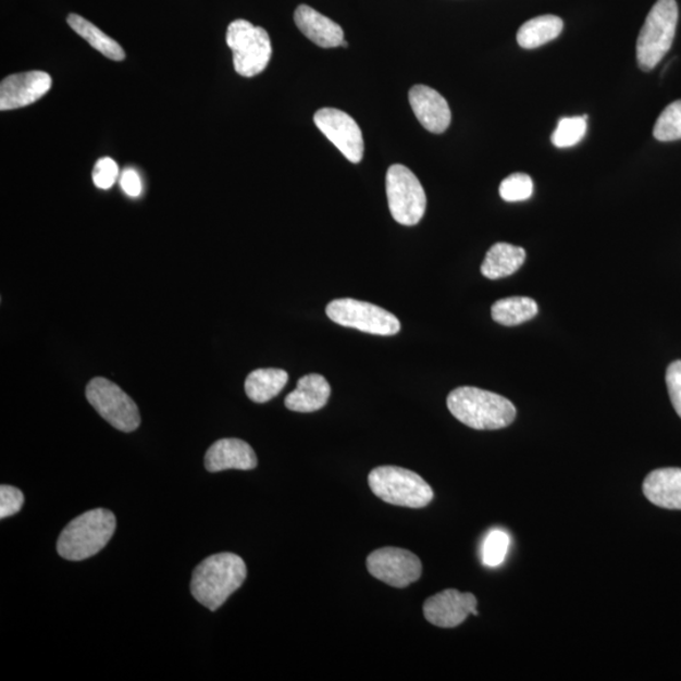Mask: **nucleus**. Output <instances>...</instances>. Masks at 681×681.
Wrapping results in <instances>:
<instances>
[{
    "instance_id": "nucleus-1",
    "label": "nucleus",
    "mask_w": 681,
    "mask_h": 681,
    "mask_svg": "<svg viewBox=\"0 0 681 681\" xmlns=\"http://www.w3.org/2000/svg\"><path fill=\"white\" fill-rule=\"evenodd\" d=\"M247 575L248 569L243 558L233 553L215 554L195 568L193 596L210 611H218L242 587Z\"/></svg>"
},
{
    "instance_id": "nucleus-2",
    "label": "nucleus",
    "mask_w": 681,
    "mask_h": 681,
    "mask_svg": "<svg viewBox=\"0 0 681 681\" xmlns=\"http://www.w3.org/2000/svg\"><path fill=\"white\" fill-rule=\"evenodd\" d=\"M447 406L459 422L478 431L503 430L517 418V408L509 399L473 386L450 392Z\"/></svg>"
},
{
    "instance_id": "nucleus-3",
    "label": "nucleus",
    "mask_w": 681,
    "mask_h": 681,
    "mask_svg": "<svg viewBox=\"0 0 681 681\" xmlns=\"http://www.w3.org/2000/svg\"><path fill=\"white\" fill-rule=\"evenodd\" d=\"M116 519L112 511L95 509L77 517L63 529L58 552L67 560H84L104 549L115 533Z\"/></svg>"
},
{
    "instance_id": "nucleus-4",
    "label": "nucleus",
    "mask_w": 681,
    "mask_h": 681,
    "mask_svg": "<svg viewBox=\"0 0 681 681\" xmlns=\"http://www.w3.org/2000/svg\"><path fill=\"white\" fill-rule=\"evenodd\" d=\"M679 10L676 0H657L641 28L636 57L641 70L648 73L659 65L674 42Z\"/></svg>"
},
{
    "instance_id": "nucleus-5",
    "label": "nucleus",
    "mask_w": 681,
    "mask_h": 681,
    "mask_svg": "<svg viewBox=\"0 0 681 681\" xmlns=\"http://www.w3.org/2000/svg\"><path fill=\"white\" fill-rule=\"evenodd\" d=\"M369 485L383 502L422 509L433 500V490L418 473L397 466H380L369 474Z\"/></svg>"
},
{
    "instance_id": "nucleus-6",
    "label": "nucleus",
    "mask_w": 681,
    "mask_h": 681,
    "mask_svg": "<svg viewBox=\"0 0 681 681\" xmlns=\"http://www.w3.org/2000/svg\"><path fill=\"white\" fill-rule=\"evenodd\" d=\"M226 44L233 51L234 69L243 77H255L268 67L272 59V42L264 28L245 20L230 23Z\"/></svg>"
},
{
    "instance_id": "nucleus-7",
    "label": "nucleus",
    "mask_w": 681,
    "mask_h": 681,
    "mask_svg": "<svg viewBox=\"0 0 681 681\" xmlns=\"http://www.w3.org/2000/svg\"><path fill=\"white\" fill-rule=\"evenodd\" d=\"M387 203L392 216L404 226H414L424 216L426 196L421 181L406 165L393 164L386 173Z\"/></svg>"
},
{
    "instance_id": "nucleus-8",
    "label": "nucleus",
    "mask_w": 681,
    "mask_h": 681,
    "mask_svg": "<svg viewBox=\"0 0 681 681\" xmlns=\"http://www.w3.org/2000/svg\"><path fill=\"white\" fill-rule=\"evenodd\" d=\"M331 321L339 326L377 336H393L400 331L398 317L384 308L352 298L335 299L326 308Z\"/></svg>"
},
{
    "instance_id": "nucleus-9",
    "label": "nucleus",
    "mask_w": 681,
    "mask_h": 681,
    "mask_svg": "<svg viewBox=\"0 0 681 681\" xmlns=\"http://www.w3.org/2000/svg\"><path fill=\"white\" fill-rule=\"evenodd\" d=\"M86 398L94 409L116 430L131 433L140 425L137 404L110 380L92 379L86 386Z\"/></svg>"
},
{
    "instance_id": "nucleus-10",
    "label": "nucleus",
    "mask_w": 681,
    "mask_h": 681,
    "mask_svg": "<svg viewBox=\"0 0 681 681\" xmlns=\"http://www.w3.org/2000/svg\"><path fill=\"white\" fill-rule=\"evenodd\" d=\"M369 573L395 589H407L422 577V561L406 549L387 548L372 552L367 560Z\"/></svg>"
},
{
    "instance_id": "nucleus-11",
    "label": "nucleus",
    "mask_w": 681,
    "mask_h": 681,
    "mask_svg": "<svg viewBox=\"0 0 681 681\" xmlns=\"http://www.w3.org/2000/svg\"><path fill=\"white\" fill-rule=\"evenodd\" d=\"M313 122L347 161L354 164L362 161L366 145L360 126L352 116L343 110L323 108L314 114Z\"/></svg>"
},
{
    "instance_id": "nucleus-12",
    "label": "nucleus",
    "mask_w": 681,
    "mask_h": 681,
    "mask_svg": "<svg viewBox=\"0 0 681 681\" xmlns=\"http://www.w3.org/2000/svg\"><path fill=\"white\" fill-rule=\"evenodd\" d=\"M424 617L437 628L454 629L470 615L478 616V599L472 593L446 590L428 598L423 607Z\"/></svg>"
},
{
    "instance_id": "nucleus-13",
    "label": "nucleus",
    "mask_w": 681,
    "mask_h": 681,
    "mask_svg": "<svg viewBox=\"0 0 681 681\" xmlns=\"http://www.w3.org/2000/svg\"><path fill=\"white\" fill-rule=\"evenodd\" d=\"M52 86V78L44 71H28L4 78L0 84V110H15L35 104Z\"/></svg>"
},
{
    "instance_id": "nucleus-14",
    "label": "nucleus",
    "mask_w": 681,
    "mask_h": 681,
    "mask_svg": "<svg viewBox=\"0 0 681 681\" xmlns=\"http://www.w3.org/2000/svg\"><path fill=\"white\" fill-rule=\"evenodd\" d=\"M409 102L413 113L428 132L442 134L453 122L448 102L430 86L416 85L409 91Z\"/></svg>"
},
{
    "instance_id": "nucleus-15",
    "label": "nucleus",
    "mask_w": 681,
    "mask_h": 681,
    "mask_svg": "<svg viewBox=\"0 0 681 681\" xmlns=\"http://www.w3.org/2000/svg\"><path fill=\"white\" fill-rule=\"evenodd\" d=\"M258 458L247 442L236 438L220 439L205 456V467L209 472L225 470L249 471L256 469Z\"/></svg>"
},
{
    "instance_id": "nucleus-16",
    "label": "nucleus",
    "mask_w": 681,
    "mask_h": 681,
    "mask_svg": "<svg viewBox=\"0 0 681 681\" xmlns=\"http://www.w3.org/2000/svg\"><path fill=\"white\" fill-rule=\"evenodd\" d=\"M295 22L298 29L322 49H335L345 41L344 29L310 5L302 4L297 8Z\"/></svg>"
},
{
    "instance_id": "nucleus-17",
    "label": "nucleus",
    "mask_w": 681,
    "mask_h": 681,
    "mask_svg": "<svg viewBox=\"0 0 681 681\" xmlns=\"http://www.w3.org/2000/svg\"><path fill=\"white\" fill-rule=\"evenodd\" d=\"M644 494L659 508L681 510V469H660L648 473Z\"/></svg>"
},
{
    "instance_id": "nucleus-18",
    "label": "nucleus",
    "mask_w": 681,
    "mask_h": 681,
    "mask_svg": "<svg viewBox=\"0 0 681 681\" xmlns=\"http://www.w3.org/2000/svg\"><path fill=\"white\" fill-rule=\"evenodd\" d=\"M331 397V386L320 374L299 379L297 389L285 398V407L298 413H313L326 406Z\"/></svg>"
},
{
    "instance_id": "nucleus-19",
    "label": "nucleus",
    "mask_w": 681,
    "mask_h": 681,
    "mask_svg": "<svg viewBox=\"0 0 681 681\" xmlns=\"http://www.w3.org/2000/svg\"><path fill=\"white\" fill-rule=\"evenodd\" d=\"M525 258L524 249L508 243H497L487 251L481 273L491 281L506 278L519 271L525 263Z\"/></svg>"
},
{
    "instance_id": "nucleus-20",
    "label": "nucleus",
    "mask_w": 681,
    "mask_h": 681,
    "mask_svg": "<svg viewBox=\"0 0 681 681\" xmlns=\"http://www.w3.org/2000/svg\"><path fill=\"white\" fill-rule=\"evenodd\" d=\"M565 28V23L557 15L545 14L524 23L518 30V44L522 49L534 50L554 41Z\"/></svg>"
},
{
    "instance_id": "nucleus-21",
    "label": "nucleus",
    "mask_w": 681,
    "mask_h": 681,
    "mask_svg": "<svg viewBox=\"0 0 681 681\" xmlns=\"http://www.w3.org/2000/svg\"><path fill=\"white\" fill-rule=\"evenodd\" d=\"M287 371L281 369H258L245 382V393L250 400L263 404L276 397L288 383Z\"/></svg>"
},
{
    "instance_id": "nucleus-22",
    "label": "nucleus",
    "mask_w": 681,
    "mask_h": 681,
    "mask_svg": "<svg viewBox=\"0 0 681 681\" xmlns=\"http://www.w3.org/2000/svg\"><path fill=\"white\" fill-rule=\"evenodd\" d=\"M67 23L78 36L83 37L92 49L98 50L102 57L113 61H123L125 59V52L122 46L97 26L92 25L91 22L82 17V15L70 14Z\"/></svg>"
},
{
    "instance_id": "nucleus-23",
    "label": "nucleus",
    "mask_w": 681,
    "mask_h": 681,
    "mask_svg": "<svg viewBox=\"0 0 681 681\" xmlns=\"http://www.w3.org/2000/svg\"><path fill=\"white\" fill-rule=\"evenodd\" d=\"M537 312L535 300L528 297L504 298L491 308L494 321L508 327L533 320Z\"/></svg>"
},
{
    "instance_id": "nucleus-24",
    "label": "nucleus",
    "mask_w": 681,
    "mask_h": 681,
    "mask_svg": "<svg viewBox=\"0 0 681 681\" xmlns=\"http://www.w3.org/2000/svg\"><path fill=\"white\" fill-rule=\"evenodd\" d=\"M587 133V116L561 117L556 132L553 133V145L558 148L574 147Z\"/></svg>"
},
{
    "instance_id": "nucleus-25",
    "label": "nucleus",
    "mask_w": 681,
    "mask_h": 681,
    "mask_svg": "<svg viewBox=\"0 0 681 681\" xmlns=\"http://www.w3.org/2000/svg\"><path fill=\"white\" fill-rule=\"evenodd\" d=\"M509 546V534L500 529L493 530L482 544V564L490 568L502 566L506 556H508Z\"/></svg>"
},
{
    "instance_id": "nucleus-26",
    "label": "nucleus",
    "mask_w": 681,
    "mask_h": 681,
    "mask_svg": "<svg viewBox=\"0 0 681 681\" xmlns=\"http://www.w3.org/2000/svg\"><path fill=\"white\" fill-rule=\"evenodd\" d=\"M654 137L659 141L681 139V100L664 109L654 126Z\"/></svg>"
},
{
    "instance_id": "nucleus-27",
    "label": "nucleus",
    "mask_w": 681,
    "mask_h": 681,
    "mask_svg": "<svg viewBox=\"0 0 681 681\" xmlns=\"http://www.w3.org/2000/svg\"><path fill=\"white\" fill-rule=\"evenodd\" d=\"M534 194V182L529 174L513 173L500 185V196L506 202L527 201Z\"/></svg>"
},
{
    "instance_id": "nucleus-28",
    "label": "nucleus",
    "mask_w": 681,
    "mask_h": 681,
    "mask_svg": "<svg viewBox=\"0 0 681 681\" xmlns=\"http://www.w3.org/2000/svg\"><path fill=\"white\" fill-rule=\"evenodd\" d=\"M119 176V168L117 164L112 158L104 157L101 158L95 164L92 172V181L94 185L100 189H109L112 188L116 182Z\"/></svg>"
},
{
    "instance_id": "nucleus-29",
    "label": "nucleus",
    "mask_w": 681,
    "mask_h": 681,
    "mask_svg": "<svg viewBox=\"0 0 681 681\" xmlns=\"http://www.w3.org/2000/svg\"><path fill=\"white\" fill-rule=\"evenodd\" d=\"M25 496L22 491L12 486L0 487V518L5 519L21 511Z\"/></svg>"
},
{
    "instance_id": "nucleus-30",
    "label": "nucleus",
    "mask_w": 681,
    "mask_h": 681,
    "mask_svg": "<svg viewBox=\"0 0 681 681\" xmlns=\"http://www.w3.org/2000/svg\"><path fill=\"white\" fill-rule=\"evenodd\" d=\"M667 385L672 407L681 418V360L670 363L667 371Z\"/></svg>"
},
{
    "instance_id": "nucleus-31",
    "label": "nucleus",
    "mask_w": 681,
    "mask_h": 681,
    "mask_svg": "<svg viewBox=\"0 0 681 681\" xmlns=\"http://www.w3.org/2000/svg\"><path fill=\"white\" fill-rule=\"evenodd\" d=\"M121 186L126 195L138 197L141 194V181L137 171L125 170L122 174Z\"/></svg>"
},
{
    "instance_id": "nucleus-32",
    "label": "nucleus",
    "mask_w": 681,
    "mask_h": 681,
    "mask_svg": "<svg viewBox=\"0 0 681 681\" xmlns=\"http://www.w3.org/2000/svg\"><path fill=\"white\" fill-rule=\"evenodd\" d=\"M343 47H348V44L346 41L343 42V45H340Z\"/></svg>"
}]
</instances>
